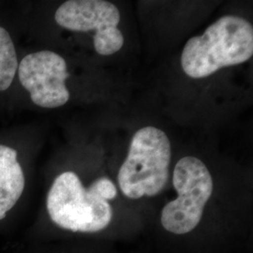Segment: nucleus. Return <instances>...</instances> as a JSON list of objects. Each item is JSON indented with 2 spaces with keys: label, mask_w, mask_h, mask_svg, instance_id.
<instances>
[{
  "label": "nucleus",
  "mask_w": 253,
  "mask_h": 253,
  "mask_svg": "<svg viewBox=\"0 0 253 253\" xmlns=\"http://www.w3.org/2000/svg\"><path fill=\"white\" fill-rule=\"evenodd\" d=\"M20 58L15 34L0 22V101L3 99L8 101V96L15 90L22 94L17 82Z\"/></svg>",
  "instance_id": "obj_8"
},
{
  "label": "nucleus",
  "mask_w": 253,
  "mask_h": 253,
  "mask_svg": "<svg viewBox=\"0 0 253 253\" xmlns=\"http://www.w3.org/2000/svg\"><path fill=\"white\" fill-rule=\"evenodd\" d=\"M253 54V27L246 19L227 15L202 36L192 37L181 54V66L193 79L208 77L220 69L248 61Z\"/></svg>",
  "instance_id": "obj_1"
},
{
  "label": "nucleus",
  "mask_w": 253,
  "mask_h": 253,
  "mask_svg": "<svg viewBox=\"0 0 253 253\" xmlns=\"http://www.w3.org/2000/svg\"><path fill=\"white\" fill-rule=\"evenodd\" d=\"M25 148V130L0 131V220L16 206L26 188L20 158Z\"/></svg>",
  "instance_id": "obj_7"
},
{
  "label": "nucleus",
  "mask_w": 253,
  "mask_h": 253,
  "mask_svg": "<svg viewBox=\"0 0 253 253\" xmlns=\"http://www.w3.org/2000/svg\"><path fill=\"white\" fill-rule=\"evenodd\" d=\"M171 156V144L163 130L151 126L137 130L118 172L123 194L137 200L161 193L169 177Z\"/></svg>",
  "instance_id": "obj_2"
},
{
  "label": "nucleus",
  "mask_w": 253,
  "mask_h": 253,
  "mask_svg": "<svg viewBox=\"0 0 253 253\" xmlns=\"http://www.w3.org/2000/svg\"><path fill=\"white\" fill-rule=\"evenodd\" d=\"M46 208L54 224L75 233H97L108 226L113 209L93 184L86 188L73 171L58 174L48 191Z\"/></svg>",
  "instance_id": "obj_3"
},
{
  "label": "nucleus",
  "mask_w": 253,
  "mask_h": 253,
  "mask_svg": "<svg viewBox=\"0 0 253 253\" xmlns=\"http://www.w3.org/2000/svg\"><path fill=\"white\" fill-rule=\"evenodd\" d=\"M173 188L178 196L162 211L163 228L174 235H186L194 230L213 193V179L206 164L195 157L180 159L173 170Z\"/></svg>",
  "instance_id": "obj_4"
},
{
  "label": "nucleus",
  "mask_w": 253,
  "mask_h": 253,
  "mask_svg": "<svg viewBox=\"0 0 253 253\" xmlns=\"http://www.w3.org/2000/svg\"><path fill=\"white\" fill-rule=\"evenodd\" d=\"M69 78L68 63L61 54L44 49L21 55L17 72L20 90L39 108L66 105L71 99L66 84Z\"/></svg>",
  "instance_id": "obj_5"
},
{
  "label": "nucleus",
  "mask_w": 253,
  "mask_h": 253,
  "mask_svg": "<svg viewBox=\"0 0 253 253\" xmlns=\"http://www.w3.org/2000/svg\"><path fill=\"white\" fill-rule=\"evenodd\" d=\"M54 19L68 31H95L94 48L100 55L116 54L124 45V36L118 27L120 11L109 1L69 0L54 11Z\"/></svg>",
  "instance_id": "obj_6"
},
{
  "label": "nucleus",
  "mask_w": 253,
  "mask_h": 253,
  "mask_svg": "<svg viewBox=\"0 0 253 253\" xmlns=\"http://www.w3.org/2000/svg\"><path fill=\"white\" fill-rule=\"evenodd\" d=\"M92 184L100 197L106 201L115 199L118 195L117 187L107 177H100L93 181Z\"/></svg>",
  "instance_id": "obj_9"
}]
</instances>
